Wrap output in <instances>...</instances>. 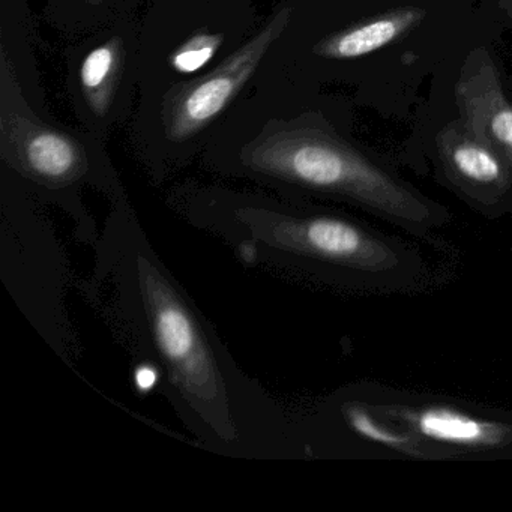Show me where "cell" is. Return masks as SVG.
<instances>
[{
    "mask_svg": "<svg viewBox=\"0 0 512 512\" xmlns=\"http://www.w3.org/2000/svg\"><path fill=\"white\" fill-rule=\"evenodd\" d=\"M419 433L436 442L461 446H499L512 439V427L481 421L464 413L433 407L404 416Z\"/></svg>",
    "mask_w": 512,
    "mask_h": 512,
    "instance_id": "30bf717a",
    "label": "cell"
},
{
    "mask_svg": "<svg viewBox=\"0 0 512 512\" xmlns=\"http://www.w3.org/2000/svg\"><path fill=\"white\" fill-rule=\"evenodd\" d=\"M226 35L223 32H200L176 47L169 56L170 68L182 76H191L202 71L209 62L214 61Z\"/></svg>",
    "mask_w": 512,
    "mask_h": 512,
    "instance_id": "8fae6325",
    "label": "cell"
},
{
    "mask_svg": "<svg viewBox=\"0 0 512 512\" xmlns=\"http://www.w3.org/2000/svg\"><path fill=\"white\" fill-rule=\"evenodd\" d=\"M446 172L461 184L478 190H503L512 173L496 151L476 139L460 119L449 122L436 137Z\"/></svg>",
    "mask_w": 512,
    "mask_h": 512,
    "instance_id": "ba28073f",
    "label": "cell"
},
{
    "mask_svg": "<svg viewBox=\"0 0 512 512\" xmlns=\"http://www.w3.org/2000/svg\"><path fill=\"white\" fill-rule=\"evenodd\" d=\"M77 7L82 8L83 17H86V26L92 23L100 28L103 23L109 22L116 13L121 14V4L125 0H73Z\"/></svg>",
    "mask_w": 512,
    "mask_h": 512,
    "instance_id": "4fadbf2b",
    "label": "cell"
},
{
    "mask_svg": "<svg viewBox=\"0 0 512 512\" xmlns=\"http://www.w3.org/2000/svg\"><path fill=\"white\" fill-rule=\"evenodd\" d=\"M133 43V26L119 19L86 38L68 56V89L74 110L88 134L101 142L127 112Z\"/></svg>",
    "mask_w": 512,
    "mask_h": 512,
    "instance_id": "8992f818",
    "label": "cell"
},
{
    "mask_svg": "<svg viewBox=\"0 0 512 512\" xmlns=\"http://www.w3.org/2000/svg\"><path fill=\"white\" fill-rule=\"evenodd\" d=\"M98 275L134 343L157 365L199 436L221 448L242 439L239 376L217 335L152 250L125 200L116 202L98 248Z\"/></svg>",
    "mask_w": 512,
    "mask_h": 512,
    "instance_id": "6da1fadb",
    "label": "cell"
},
{
    "mask_svg": "<svg viewBox=\"0 0 512 512\" xmlns=\"http://www.w3.org/2000/svg\"><path fill=\"white\" fill-rule=\"evenodd\" d=\"M104 142L89 134L77 136L41 119L29 103L10 59L0 56V157L5 167L37 194L55 200L82 224L76 194L94 188L124 199L122 185Z\"/></svg>",
    "mask_w": 512,
    "mask_h": 512,
    "instance_id": "277c9868",
    "label": "cell"
},
{
    "mask_svg": "<svg viewBox=\"0 0 512 512\" xmlns=\"http://www.w3.org/2000/svg\"><path fill=\"white\" fill-rule=\"evenodd\" d=\"M290 19L292 8H283L211 73L170 89L161 107V121L169 142H188L217 121L250 82L269 49L286 31Z\"/></svg>",
    "mask_w": 512,
    "mask_h": 512,
    "instance_id": "5b68a950",
    "label": "cell"
},
{
    "mask_svg": "<svg viewBox=\"0 0 512 512\" xmlns=\"http://www.w3.org/2000/svg\"><path fill=\"white\" fill-rule=\"evenodd\" d=\"M187 215L229 242L242 260L290 269L325 265L379 271L395 265L388 247L350 221L268 197L215 194L191 203Z\"/></svg>",
    "mask_w": 512,
    "mask_h": 512,
    "instance_id": "3957f363",
    "label": "cell"
},
{
    "mask_svg": "<svg viewBox=\"0 0 512 512\" xmlns=\"http://www.w3.org/2000/svg\"><path fill=\"white\" fill-rule=\"evenodd\" d=\"M239 166L275 187L341 197L406 223H425L433 212L421 194L317 115L269 125L241 149Z\"/></svg>",
    "mask_w": 512,
    "mask_h": 512,
    "instance_id": "7a4b0ae2",
    "label": "cell"
},
{
    "mask_svg": "<svg viewBox=\"0 0 512 512\" xmlns=\"http://www.w3.org/2000/svg\"><path fill=\"white\" fill-rule=\"evenodd\" d=\"M346 418L349 421L350 427L356 433L367 437V439L374 440V442L389 446V448L406 449L407 443H409V437L385 430V428L377 425L365 410L359 409V407H347Z\"/></svg>",
    "mask_w": 512,
    "mask_h": 512,
    "instance_id": "7c38bea8",
    "label": "cell"
},
{
    "mask_svg": "<svg viewBox=\"0 0 512 512\" xmlns=\"http://www.w3.org/2000/svg\"><path fill=\"white\" fill-rule=\"evenodd\" d=\"M160 374L161 371L158 370L157 365H142V367H139V370L136 371V376H134L137 388H139L140 391H151V389L154 388L155 383L160 379Z\"/></svg>",
    "mask_w": 512,
    "mask_h": 512,
    "instance_id": "5bb4252c",
    "label": "cell"
},
{
    "mask_svg": "<svg viewBox=\"0 0 512 512\" xmlns=\"http://www.w3.org/2000/svg\"><path fill=\"white\" fill-rule=\"evenodd\" d=\"M455 104L464 127L500 155L512 173V104L485 47L470 50L455 83Z\"/></svg>",
    "mask_w": 512,
    "mask_h": 512,
    "instance_id": "52a82bcc",
    "label": "cell"
},
{
    "mask_svg": "<svg viewBox=\"0 0 512 512\" xmlns=\"http://www.w3.org/2000/svg\"><path fill=\"white\" fill-rule=\"evenodd\" d=\"M427 19L419 7H401L377 14L365 22L350 26L323 38L314 46V55L334 61H349L371 55L418 28Z\"/></svg>",
    "mask_w": 512,
    "mask_h": 512,
    "instance_id": "9c48e42d",
    "label": "cell"
},
{
    "mask_svg": "<svg viewBox=\"0 0 512 512\" xmlns=\"http://www.w3.org/2000/svg\"><path fill=\"white\" fill-rule=\"evenodd\" d=\"M500 8H502L506 16L512 20V0H500Z\"/></svg>",
    "mask_w": 512,
    "mask_h": 512,
    "instance_id": "9a60e30c",
    "label": "cell"
}]
</instances>
